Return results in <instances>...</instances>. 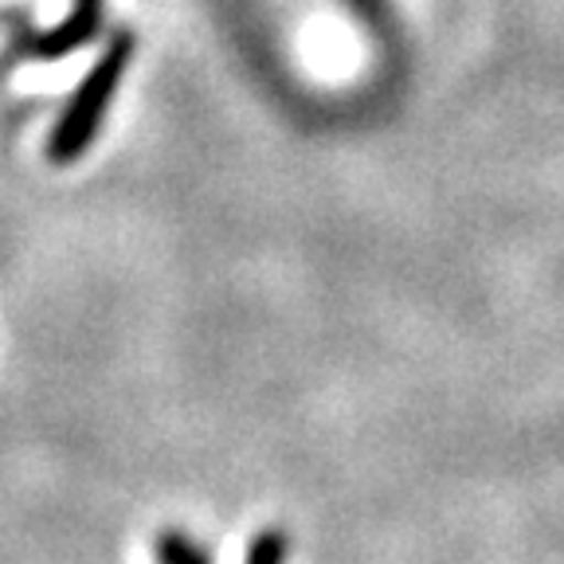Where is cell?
Masks as SVG:
<instances>
[{"label": "cell", "mask_w": 564, "mask_h": 564, "mask_svg": "<svg viewBox=\"0 0 564 564\" xmlns=\"http://www.w3.org/2000/svg\"><path fill=\"white\" fill-rule=\"evenodd\" d=\"M130 59H133V35L118 32L115 40L106 44V52L98 55L95 67L83 75V83L75 87L70 102L63 106V115L55 118L52 138H47V161H52L55 169L75 165V161L98 141L106 110L115 102L118 83H122L126 70H130Z\"/></svg>", "instance_id": "cell-1"}, {"label": "cell", "mask_w": 564, "mask_h": 564, "mask_svg": "<svg viewBox=\"0 0 564 564\" xmlns=\"http://www.w3.org/2000/svg\"><path fill=\"white\" fill-rule=\"evenodd\" d=\"M106 0H75L70 4V17L59 20L52 28H35L24 17L12 12L9 17V47H4V67H17V63H47L59 59V55L79 52L83 44H90L102 28Z\"/></svg>", "instance_id": "cell-2"}, {"label": "cell", "mask_w": 564, "mask_h": 564, "mask_svg": "<svg viewBox=\"0 0 564 564\" xmlns=\"http://www.w3.org/2000/svg\"><path fill=\"white\" fill-rule=\"evenodd\" d=\"M153 553H158V564H212V556L181 529H165L158 545H153Z\"/></svg>", "instance_id": "cell-3"}, {"label": "cell", "mask_w": 564, "mask_h": 564, "mask_svg": "<svg viewBox=\"0 0 564 564\" xmlns=\"http://www.w3.org/2000/svg\"><path fill=\"white\" fill-rule=\"evenodd\" d=\"M291 556V538H286V529H263L256 533V541L247 545L243 564H286Z\"/></svg>", "instance_id": "cell-4"}]
</instances>
